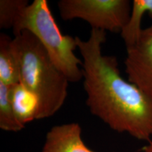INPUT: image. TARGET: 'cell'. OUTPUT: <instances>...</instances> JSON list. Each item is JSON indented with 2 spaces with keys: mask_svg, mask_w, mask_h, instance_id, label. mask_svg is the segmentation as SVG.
<instances>
[{
  "mask_svg": "<svg viewBox=\"0 0 152 152\" xmlns=\"http://www.w3.org/2000/svg\"><path fill=\"white\" fill-rule=\"evenodd\" d=\"M106 37V32L97 29L91 30L87 40L75 37L83 57L87 106L113 130L151 142L152 98L123 78L115 56L103 55Z\"/></svg>",
  "mask_w": 152,
  "mask_h": 152,
  "instance_id": "cell-1",
  "label": "cell"
},
{
  "mask_svg": "<svg viewBox=\"0 0 152 152\" xmlns=\"http://www.w3.org/2000/svg\"><path fill=\"white\" fill-rule=\"evenodd\" d=\"M12 43L19 63L20 83L38 101L37 120L52 116L65 102L69 81L30 32L15 35Z\"/></svg>",
  "mask_w": 152,
  "mask_h": 152,
  "instance_id": "cell-2",
  "label": "cell"
},
{
  "mask_svg": "<svg viewBox=\"0 0 152 152\" xmlns=\"http://www.w3.org/2000/svg\"><path fill=\"white\" fill-rule=\"evenodd\" d=\"M14 36L27 30L39 40L49 58L71 83L83 78V61L75 54V37L63 35L46 0H34L19 15L13 27Z\"/></svg>",
  "mask_w": 152,
  "mask_h": 152,
  "instance_id": "cell-3",
  "label": "cell"
},
{
  "mask_svg": "<svg viewBox=\"0 0 152 152\" xmlns=\"http://www.w3.org/2000/svg\"><path fill=\"white\" fill-rule=\"evenodd\" d=\"M57 6L64 20L80 18L92 29L113 33H121L132 9L128 0H60Z\"/></svg>",
  "mask_w": 152,
  "mask_h": 152,
  "instance_id": "cell-4",
  "label": "cell"
},
{
  "mask_svg": "<svg viewBox=\"0 0 152 152\" xmlns=\"http://www.w3.org/2000/svg\"><path fill=\"white\" fill-rule=\"evenodd\" d=\"M125 73L128 80L152 98V25L142 29L137 41L126 47Z\"/></svg>",
  "mask_w": 152,
  "mask_h": 152,
  "instance_id": "cell-5",
  "label": "cell"
},
{
  "mask_svg": "<svg viewBox=\"0 0 152 152\" xmlns=\"http://www.w3.org/2000/svg\"><path fill=\"white\" fill-rule=\"evenodd\" d=\"M81 134L77 123L53 126L47 133L41 152H94L87 147Z\"/></svg>",
  "mask_w": 152,
  "mask_h": 152,
  "instance_id": "cell-6",
  "label": "cell"
},
{
  "mask_svg": "<svg viewBox=\"0 0 152 152\" xmlns=\"http://www.w3.org/2000/svg\"><path fill=\"white\" fill-rule=\"evenodd\" d=\"M11 99L16 118L23 128L37 120L39 104L36 96L20 83L10 85Z\"/></svg>",
  "mask_w": 152,
  "mask_h": 152,
  "instance_id": "cell-7",
  "label": "cell"
},
{
  "mask_svg": "<svg viewBox=\"0 0 152 152\" xmlns=\"http://www.w3.org/2000/svg\"><path fill=\"white\" fill-rule=\"evenodd\" d=\"M12 42L6 34L0 35V83L7 85L20 83L19 63Z\"/></svg>",
  "mask_w": 152,
  "mask_h": 152,
  "instance_id": "cell-8",
  "label": "cell"
},
{
  "mask_svg": "<svg viewBox=\"0 0 152 152\" xmlns=\"http://www.w3.org/2000/svg\"><path fill=\"white\" fill-rule=\"evenodd\" d=\"M0 128L8 132H18L23 128L19 124L11 99L10 85L0 83Z\"/></svg>",
  "mask_w": 152,
  "mask_h": 152,
  "instance_id": "cell-9",
  "label": "cell"
},
{
  "mask_svg": "<svg viewBox=\"0 0 152 152\" xmlns=\"http://www.w3.org/2000/svg\"><path fill=\"white\" fill-rule=\"evenodd\" d=\"M29 4L28 0H1L0 28H13L18 16Z\"/></svg>",
  "mask_w": 152,
  "mask_h": 152,
  "instance_id": "cell-10",
  "label": "cell"
},
{
  "mask_svg": "<svg viewBox=\"0 0 152 152\" xmlns=\"http://www.w3.org/2000/svg\"><path fill=\"white\" fill-rule=\"evenodd\" d=\"M142 151L143 152H152V141L149 142V144L142 149Z\"/></svg>",
  "mask_w": 152,
  "mask_h": 152,
  "instance_id": "cell-11",
  "label": "cell"
}]
</instances>
